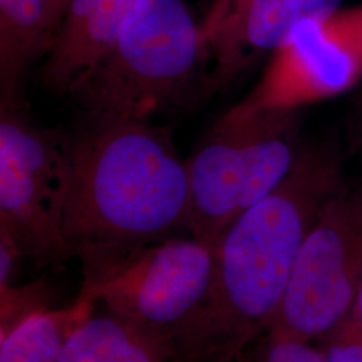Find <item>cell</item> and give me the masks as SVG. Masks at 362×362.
Here are the masks:
<instances>
[{
  "label": "cell",
  "mask_w": 362,
  "mask_h": 362,
  "mask_svg": "<svg viewBox=\"0 0 362 362\" xmlns=\"http://www.w3.org/2000/svg\"><path fill=\"white\" fill-rule=\"evenodd\" d=\"M23 258L26 257L13 236L0 231V286L13 285Z\"/></svg>",
  "instance_id": "e0dca14e"
},
{
  "label": "cell",
  "mask_w": 362,
  "mask_h": 362,
  "mask_svg": "<svg viewBox=\"0 0 362 362\" xmlns=\"http://www.w3.org/2000/svg\"><path fill=\"white\" fill-rule=\"evenodd\" d=\"M173 341L151 336L107 313L91 315L69 338L57 362H170Z\"/></svg>",
  "instance_id": "8fae6325"
},
{
  "label": "cell",
  "mask_w": 362,
  "mask_h": 362,
  "mask_svg": "<svg viewBox=\"0 0 362 362\" xmlns=\"http://www.w3.org/2000/svg\"><path fill=\"white\" fill-rule=\"evenodd\" d=\"M362 10L337 11L327 19H306L294 27L258 85L239 106L298 109L302 104L346 90L361 71Z\"/></svg>",
  "instance_id": "ba28073f"
},
{
  "label": "cell",
  "mask_w": 362,
  "mask_h": 362,
  "mask_svg": "<svg viewBox=\"0 0 362 362\" xmlns=\"http://www.w3.org/2000/svg\"><path fill=\"white\" fill-rule=\"evenodd\" d=\"M54 300V290L43 279L23 286H0V338L28 318L50 310Z\"/></svg>",
  "instance_id": "5bb4252c"
},
{
  "label": "cell",
  "mask_w": 362,
  "mask_h": 362,
  "mask_svg": "<svg viewBox=\"0 0 362 362\" xmlns=\"http://www.w3.org/2000/svg\"><path fill=\"white\" fill-rule=\"evenodd\" d=\"M209 52L182 0H137L115 46L70 100L83 113L153 121L203 103Z\"/></svg>",
  "instance_id": "3957f363"
},
{
  "label": "cell",
  "mask_w": 362,
  "mask_h": 362,
  "mask_svg": "<svg viewBox=\"0 0 362 362\" xmlns=\"http://www.w3.org/2000/svg\"><path fill=\"white\" fill-rule=\"evenodd\" d=\"M62 132L45 129L22 105H0V231L40 266L73 258L59 223Z\"/></svg>",
  "instance_id": "52a82bcc"
},
{
  "label": "cell",
  "mask_w": 362,
  "mask_h": 362,
  "mask_svg": "<svg viewBox=\"0 0 362 362\" xmlns=\"http://www.w3.org/2000/svg\"><path fill=\"white\" fill-rule=\"evenodd\" d=\"M346 184L336 146L302 145L284 181L235 220L214 247L209 291L176 339L177 360H242L279 309L320 214Z\"/></svg>",
  "instance_id": "6da1fadb"
},
{
  "label": "cell",
  "mask_w": 362,
  "mask_h": 362,
  "mask_svg": "<svg viewBox=\"0 0 362 362\" xmlns=\"http://www.w3.org/2000/svg\"><path fill=\"white\" fill-rule=\"evenodd\" d=\"M320 341L327 362H362V326L348 317Z\"/></svg>",
  "instance_id": "2e32d148"
},
{
  "label": "cell",
  "mask_w": 362,
  "mask_h": 362,
  "mask_svg": "<svg viewBox=\"0 0 362 362\" xmlns=\"http://www.w3.org/2000/svg\"><path fill=\"white\" fill-rule=\"evenodd\" d=\"M239 362H327L324 353L308 342L263 334Z\"/></svg>",
  "instance_id": "9a60e30c"
},
{
  "label": "cell",
  "mask_w": 362,
  "mask_h": 362,
  "mask_svg": "<svg viewBox=\"0 0 362 362\" xmlns=\"http://www.w3.org/2000/svg\"><path fill=\"white\" fill-rule=\"evenodd\" d=\"M344 0H215L202 33L209 52L203 101L226 90L266 54L285 45L298 23L327 19Z\"/></svg>",
  "instance_id": "9c48e42d"
},
{
  "label": "cell",
  "mask_w": 362,
  "mask_h": 362,
  "mask_svg": "<svg viewBox=\"0 0 362 362\" xmlns=\"http://www.w3.org/2000/svg\"><path fill=\"white\" fill-rule=\"evenodd\" d=\"M62 155L59 223L73 258L189 233L188 168L168 128L83 113L62 132Z\"/></svg>",
  "instance_id": "7a4b0ae2"
},
{
  "label": "cell",
  "mask_w": 362,
  "mask_h": 362,
  "mask_svg": "<svg viewBox=\"0 0 362 362\" xmlns=\"http://www.w3.org/2000/svg\"><path fill=\"white\" fill-rule=\"evenodd\" d=\"M45 52L43 0H0V105H22L25 71Z\"/></svg>",
  "instance_id": "7c38bea8"
},
{
  "label": "cell",
  "mask_w": 362,
  "mask_h": 362,
  "mask_svg": "<svg viewBox=\"0 0 362 362\" xmlns=\"http://www.w3.org/2000/svg\"><path fill=\"white\" fill-rule=\"evenodd\" d=\"M95 303L79 299L65 309L28 318L0 338V362H57L69 338L94 314Z\"/></svg>",
  "instance_id": "4fadbf2b"
},
{
  "label": "cell",
  "mask_w": 362,
  "mask_h": 362,
  "mask_svg": "<svg viewBox=\"0 0 362 362\" xmlns=\"http://www.w3.org/2000/svg\"><path fill=\"white\" fill-rule=\"evenodd\" d=\"M348 318L362 326V285L360 287V290H358V294L356 297L354 305H353V308L350 310Z\"/></svg>",
  "instance_id": "d6986e66"
},
{
  "label": "cell",
  "mask_w": 362,
  "mask_h": 362,
  "mask_svg": "<svg viewBox=\"0 0 362 362\" xmlns=\"http://www.w3.org/2000/svg\"><path fill=\"white\" fill-rule=\"evenodd\" d=\"M137 0H71L40 66L42 86L70 97L112 50Z\"/></svg>",
  "instance_id": "30bf717a"
},
{
  "label": "cell",
  "mask_w": 362,
  "mask_h": 362,
  "mask_svg": "<svg viewBox=\"0 0 362 362\" xmlns=\"http://www.w3.org/2000/svg\"><path fill=\"white\" fill-rule=\"evenodd\" d=\"M71 0H43V33L46 50Z\"/></svg>",
  "instance_id": "ac0fdd59"
},
{
  "label": "cell",
  "mask_w": 362,
  "mask_h": 362,
  "mask_svg": "<svg viewBox=\"0 0 362 362\" xmlns=\"http://www.w3.org/2000/svg\"><path fill=\"white\" fill-rule=\"evenodd\" d=\"M298 109L235 105L187 161L189 233L216 246L233 221L284 181L302 149Z\"/></svg>",
  "instance_id": "277c9868"
},
{
  "label": "cell",
  "mask_w": 362,
  "mask_h": 362,
  "mask_svg": "<svg viewBox=\"0 0 362 362\" xmlns=\"http://www.w3.org/2000/svg\"><path fill=\"white\" fill-rule=\"evenodd\" d=\"M362 285V175L327 202L264 334L310 344L342 322Z\"/></svg>",
  "instance_id": "8992f818"
},
{
  "label": "cell",
  "mask_w": 362,
  "mask_h": 362,
  "mask_svg": "<svg viewBox=\"0 0 362 362\" xmlns=\"http://www.w3.org/2000/svg\"><path fill=\"white\" fill-rule=\"evenodd\" d=\"M77 259L79 299L101 302L107 313L175 345L204 303L214 274V248L191 235Z\"/></svg>",
  "instance_id": "5b68a950"
}]
</instances>
